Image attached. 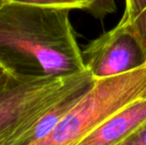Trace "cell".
<instances>
[{
  "label": "cell",
  "mask_w": 146,
  "mask_h": 145,
  "mask_svg": "<svg viewBox=\"0 0 146 145\" xmlns=\"http://www.w3.org/2000/svg\"><path fill=\"white\" fill-rule=\"evenodd\" d=\"M119 145H146V126Z\"/></svg>",
  "instance_id": "10"
},
{
  "label": "cell",
  "mask_w": 146,
  "mask_h": 145,
  "mask_svg": "<svg viewBox=\"0 0 146 145\" xmlns=\"http://www.w3.org/2000/svg\"><path fill=\"white\" fill-rule=\"evenodd\" d=\"M11 3L26 4V5L43 6V7L65 8V9H88V2L86 0H5Z\"/></svg>",
  "instance_id": "6"
},
{
  "label": "cell",
  "mask_w": 146,
  "mask_h": 145,
  "mask_svg": "<svg viewBox=\"0 0 146 145\" xmlns=\"http://www.w3.org/2000/svg\"><path fill=\"white\" fill-rule=\"evenodd\" d=\"M146 99V61L115 77L94 79L54 128L31 145H77L120 110Z\"/></svg>",
  "instance_id": "2"
},
{
  "label": "cell",
  "mask_w": 146,
  "mask_h": 145,
  "mask_svg": "<svg viewBox=\"0 0 146 145\" xmlns=\"http://www.w3.org/2000/svg\"><path fill=\"white\" fill-rule=\"evenodd\" d=\"M5 2H6L5 0H0V7H1V6L3 5V4L5 3Z\"/></svg>",
  "instance_id": "12"
},
{
  "label": "cell",
  "mask_w": 146,
  "mask_h": 145,
  "mask_svg": "<svg viewBox=\"0 0 146 145\" xmlns=\"http://www.w3.org/2000/svg\"><path fill=\"white\" fill-rule=\"evenodd\" d=\"M70 11L5 2L0 7V67L19 79H66L86 72Z\"/></svg>",
  "instance_id": "1"
},
{
  "label": "cell",
  "mask_w": 146,
  "mask_h": 145,
  "mask_svg": "<svg viewBox=\"0 0 146 145\" xmlns=\"http://www.w3.org/2000/svg\"><path fill=\"white\" fill-rule=\"evenodd\" d=\"M90 75L87 70L66 79H19L10 75L0 87V145L11 144L48 107Z\"/></svg>",
  "instance_id": "3"
},
{
  "label": "cell",
  "mask_w": 146,
  "mask_h": 145,
  "mask_svg": "<svg viewBox=\"0 0 146 145\" xmlns=\"http://www.w3.org/2000/svg\"><path fill=\"white\" fill-rule=\"evenodd\" d=\"M83 57L94 79L127 73L144 62L134 37L118 23L90 41L83 50Z\"/></svg>",
  "instance_id": "4"
},
{
  "label": "cell",
  "mask_w": 146,
  "mask_h": 145,
  "mask_svg": "<svg viewBox=\"0 0 146 145\" xmlns=\"http://www.w3.org/2000/svg\"><path fill=\"white\" fill-rule=\"evenodd\" d=\"M119 25L124 27L129 33L131 34L136 42L138 43L140 50L142 52L143 60L146 61V9L139 16H137L131 23L121 24L118 22Z\"/></svg>",
  "instance_id": "7"
},
{
  "label": "cell",
  "mask_w": 146,
  "mask_h": 145,
  "mask_svg": "<svg viewBox=\"0 0 146 145\" xmlns=\"http://www.w3.org/2000/svg\"><path fill=\"white\" fill-rule=\"evenodd\" d=\"M10 75H8L7 73L5 72V71L3 70V69L0 67V87H2V85H4L6 83V81L9 79Z\"/></svg>",
  "instance_id": "11"
},
{
  "label": "cell",
  "mask_w": 146,
  "mask_h": 145,
  "mask_svg": "<svg viewBox=\"0 0 146 145\" xmlns=\"http://www.w3.org/2000/svg\"><path fill=\"white\" fill-rule=\"evenodd\" d=\"M146 9V0H125V10L119 20L121 24H129Z\"/></svg>",
  "instance_id": "9"
},
{
  "label": "cell",
  "mask_w": 146,
  "mask_h": 145,
  "mask_svg": "<svg viewBox=\"0 0 146 145\" xmlns=\"http://www.w3.org/2000/svg\"><path fill=\"white\" fill-rule=\"evenodd\" d=\"M88 2L87 11L96 19H104L116 11L115 0H86Z\"/></svg>",
  "instance_id": "8"
},
{
  "label": "cell",
  "mask_w": 146,
  "mask_h": 145,
  "mask_svg": "<svg viewBox=\"0 0 146 145\" xmlns=\"http://www.w3.org/2000/svg\"><path fill=\"white\" fill-rule=\"evenodd\" d=\"M146 126V99L120 110L77 145H119Z\"/></svg>",
  "instance_id": "5"
}]
</instances>
